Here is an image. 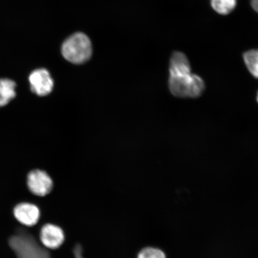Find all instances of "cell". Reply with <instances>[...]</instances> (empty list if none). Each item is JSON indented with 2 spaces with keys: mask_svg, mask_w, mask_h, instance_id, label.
<instances>
[{
  "mask_svg": "<svg viewBox=\"0 0 258 258\" xmlns=\"http://www.w3.org/2000/svg\"><path fill=\"white\" fill-rule=\"evenodd\" d=\"M93 52L92 42L83 32H76L63 41L61 47L63 57L70 63L81 64L88 62Z\"/></svg>",
  "mask_w": 258,
  "mask_h": 258,
  "instance_id": "1",
  "label": "cell"
},
{
  "mask_svg": "<svg viewBox=\"0 0 258 258\" xmlns=\"http://www.w3.org/2000/svg\"><path fill=\"white\" fill-rule=\"evenodd\" d=\"M169 86L171 93L179 98H197L205 88L201 77L191 72L169 76Z\"/></svg>",
  "mask_w": 258,
  "mask_h": 258,
  "instance_id": "2",
  "label": "cell"
},
{
  "mask_svg": "<svg viewBox=\"0 0 258 258\" xmlns=\"http://www.w3.org/2000/svg\"><path fill=\"white\" fill-rule=\"evenodd\" d=\"M29 82L31 91L38 96H47L53 89V80L46 69L34 70L29 76Z\"/></svg>",
  "mask_w": 258,
  "mask_h": 258,
  "instance_id": "3",
  "label": "cell"
},
{
  "mask_svg": "<svg viewBox=\"0 0 258 258\" xmlns=\"http://www.w3.org/2000/svg\"><path fill=\"white\" fill-rule=\"evenodd\" d=\"M27 185L33 195L43 197L49 194L53 188V180L43 170H34L29 173Z\"/></svg>",
  "mask_w": 258,
  "mask_h": 258,
  "instance_id": "4",
  "label": "cell"
},
{
  "mask_svg": "<svg viewBox=\"0 0 258 258\" xmlns=\"http://www.w3.org/2000/svg\"><path fill=\"white\" fill-rule=\"evenodd\" d=\"M15 217L21 224L28 227L36 224L39 220L40 212L37 206L28 203H22L16 206Z\"/></svg>",
  "mask_w": 258,
  "mask_h": 258,
  "instance_id": "5",
  "label": "cell"
},
{
  "mask_svg": "<svg viewBox=\"0 0 258 258\" xmlns=\"http://www.w3.org/2000/svg\"><path fill=\"white\" fill-rule=\"evenodd\" d=\"M64 239L63 232L58 226L46 224L41 228L40 240L45 246L54 249L60 247Z\"/></svg>",
  "mask_w": 258,
  "mask_h": 258,
  "instance_id": "6",
  "label": "cell"
},
{
  "mask_svg": "<svg viewBox=\"0 0 258 258\" xmlns=\"http://www.w3.org/2000/svg\"><path fill=\"white\" fill-rule=\"evenodd\" d=\"M191 72V66L185 54L180 51L174 52L170 60V76Z\"/></svg>",
  "mask_w": 258,
  "mask_h": 258,
  "instance_id": "7",
  "label": "cell"
},
{
  "mask_svg": "<svg viewBox=\"0 0 258 258\" xmlns=\"http://www.w3.org/2000/svg\"><path fill=\"white\" fill-rule=\"evenodd\" d=\"M16 84L9 79H0V108L7 105L15 98Z\"/></svg>",
  "mask_w": 258,
  "mask_h": 258,
  "instance_id": "8",
  "label": "cell"
},
{
  "mask_svg": "<svg viewBox=\"0 0 258 258\" xmlns=\"http://www.w3.org/2000/svg\"><path fill=\"white\" fill-rule=\"evenodd\" d=\"M236 0H211V5L218 14L227 15L233 11L236 6Z\"/></svg>",
  "mask_w": 258,
  "mask_h": 258,
  "instance_id": "9",
  "label": "cell"
},
{
  "mask_svg": "<svg viewBox=\"0 0 258 258\" xmlns=\"http://www.w3.org/2000/svg\"><path fill=\"white\" fill-rule=\"evenodd\" d=\"M243 59L251 75L258 79V49L247 51L244 54Z\"/></svg>",
  "mask_w": 258,
  "mask_h": 258,
  "instance_id": "10",
  "label": "cell"
},
{
  "mask_svg": "<svg viewBox=\"0 0 258 258\" xmlns=\"http://www.w3.org/2000/svg\"><path fill=\"white\" fill-rule=\"evenodd\" d=\"M138 258H166L165 254L156 248L148 247L141 250Z\"/></svg>",
  "mask_w": 258,
  "mask_h": 258,
  "instance_id": "11",
  "label": "cell"
},
{
  "mask_svg": "<svg viewBox=\"0 0 258 258\" xmlns=\"http://www.w3.org/2000/svg\"><path fill=\"white\" fill-rule=\"evenodd\" d=\"M251 5L254 11L258 13V0H251Z\"/></svg>",
  "mask_w": 258,
  "mask_h": 258,
  "instance_id": "12",
  "label": "cell"
},
{
  "mask_svg": "<svg viewBox=\"0 0 258 258\" xmlns=\"http://www.w3.org/2000/svg\"><path fill=\"white\" fill-rule=\"evenodd\" d=\"M257 101H258V95H257Z\"/></svg>",
  "mask_w": 258,
  "mask_h": 258,
  "instance_id": "13",
  "label": "cell"
}]
</instances>
